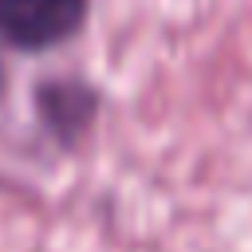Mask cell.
<instances>
[{
  "instance_id": "2",
  "label": "cell",
  "mask_w": 252,
  "mask_h": 252,
  "mask_svg": "<svg viewBox=\"0 0 252 252\" xmlns=\"http://www.w3.org/2000/svg\"><path fill=\"white\" fill-rule=\"evenodd\" d=\"M35 110H39V122H43L63 146H75V142L91 130V122H94V114H98V91H94L91 83L75 79V75H67V79H47V83H39V91H35Z\"/></svg>"
},
{
  "instance_id": "1",
  "label": "cell",
  "mask_w": 252,
  "mask_h": 252,
  "mask_svg": "<svg viewBox=\"0 0 252 252\" xmlns=\"http://www.w3.org/2000/svg\"><path fill=\"white\" fill-rule=\"evenodd\" d=\"M91 16V0H0V43L12 51H51L71 43Z\"/></svg>"
}]
</instances>
